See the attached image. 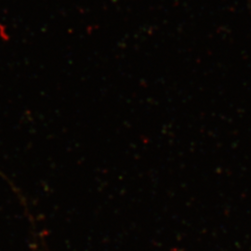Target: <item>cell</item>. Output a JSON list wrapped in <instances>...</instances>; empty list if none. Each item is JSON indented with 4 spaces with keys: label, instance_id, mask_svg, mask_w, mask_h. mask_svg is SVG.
Listing matches in <instances>:
<instances>
[]
</instances>
